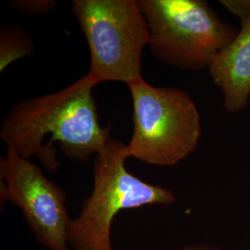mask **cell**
Masks as SVG:
<instances>
[{
    "mask_svg": "<svg viewBox=\"0 0 250 250\" xmlns=\"http://www.w3.org/2000/svg\"><path fill=\"white\" fill-rule=\"evenodd\" d=\"M98 83L88 74L53 94L17 102L2 122L0 139L21 157L36 156L45 169L55 172L59 164L45 149L57 155L54 142L73 161L88 162L110 138V126L99 125L93 90Z\"/></svg>",
    "mask_w": 250,
    "mask_h": 250,
    "instance_id": "obj_1",
    "label": "cell"
},
{
    "mask_svg": "<svg viewBox=\"0 0 250 250\" xmlns=\"http://www.w3.org/2000/svg\"><path fill=\"white\" fill-rule=\"evenodd\" d=\"M127 159L126 144L111 137L96 155L92 193L69 226L70 249L114 250L110 240L111 226L120 211L176 202L175 195L169 189L148 184L128 171Z\"/></svg>",
    "mask_w": 250,
    "mask_h": 250,
    "instance_id": "obj_2",
    "label": "cell"
},
{
    "mask_svg": "<svg viewBox=\"0 0 250 250\" xmlns=\"http://www.w3.org/2000/svg\"><path fill=\"white\" fill-rule=\"evenodd\" d=\"M128 87L134 107V133L126 145L128 158L169 167L197 149L201 120L189 94L176 87L154 86L143 77Z\"/></svg>",
    "mask_w": 250,
    "mask_h": 250,
    "instance_id": "obj_3",
    "label": "cell"
},
{
    "mask_svg": "<svg viewBox=\"0 0 250 250\" xmlns=\"http://www.w3.org/2000/svg\"><path fill=\"white\" fill-rule=\"evenodd\" d=\"M146 19L152 56L188 72L208 69L239 32L204 0H137Z\"/></svg>",
    "mask_w": 250,
    "mask_h": 250,
    "instance_id": "obj_4",
    "label": "cell"
},
{
    "mask_svg": "<svg viewBox=\"0 0 250 250\" xmlns=\"http://www.w3.org/2000/svg\"><path fill=\"white\" fill-rule=\"evenodd\" d=\"M72 12L87 41L93 80L128 85L142 78L150 33L136 0H74Z\"/></svg>",
    "mask_w": 250,
    "mask_h": 250,
    "instance_id": "obj_5",
    "label": "cell"
},
{
    "mask_svg": "<svg viewBox=\"0 0 250 250\" xmlns=\"http://www.w3.org/2000/svg\"><path fill=\"white\" fill-rule=\"evenodd\" d=\"M1 204L10 201L23 215L36 240L48 250H69L67 196L40 167L8 149L0 161Z\"/></svg>",
    "mask_w": 250,
    "mask_h": 250,
    "instance_id": "obj_6",
    "label": "cell"
},
{
    "mask_svg": "<svg viewBox=\"0 0 250 250\" xmlns=\"http://www.w3.org/2000/svg\"><path fill=\"white\" fill-rule=\"evenodd\" d=\"M236 36L215 55L208 71L224 97V109L236 113L250 99V17L240 21Z\"/></svg>",
    "mask_w": 250,
    "mask_h": 250,
    "instance_id": "obj_7",
    "label": "cell"
},
{
    "mask_svg": "<svg viewBox=\"0 0 250 250\" xmlns=\"http://www.w3.org/2000/svg\"><path fill=\"white\" fill-rule=\"evenodd\" d=\"M35 45L31 36L18 25H8L0 30V72L20 59L31 57Z\"/></svg>",
    "mask_w": 250,
    "mask_h": 250,
    "instance_id": "obj_8",
    "label": "cell"
},
{
    "mask_svg": "<svg viewBox=\"0 0 250 250\" xmlns=\"http://www.w3.org/2000/svg\"><path fill=\"white\" fill-rule=\"evenodd\" d=\"M9 5L21 14L37 16L53 11L57 7V2L52 0H15L10 1Z\"/></svg>",
    "mask_w": 250,
    "mask_h": 250,
    "instance_id": "obj_9",
    "label": "cell"
},
{
    "mask_svg": "<svg viewBox=\"0 0 250 250\" xmlns=\"http://www.w3.org/2000/svg\"><path fill=\"white\" fill-rule=\"evenodd\" d=\"M220 3L240 21L250 17V0H221Z\"/></svg>",
    "mask_w": 250,
    "mask_h": 250,
    "instance_id": "obj_10",
    "label": "cell"
},
{
    "mask_svg": "<svg viewBox=\"0 0 250 250\" xmlns=\"http://www.w3.org/2000/svg\"><path fill=\"white\" fill-rule=\"evenodd\" d=\"M178 250H219L212 246L205 245V244H193V245H188Z\"/></svg>",
    "mask_w": 250,
    "mask_h": 250,
    "instance_id": "obj_11",
    "label": "cell"
}]
</instances>
